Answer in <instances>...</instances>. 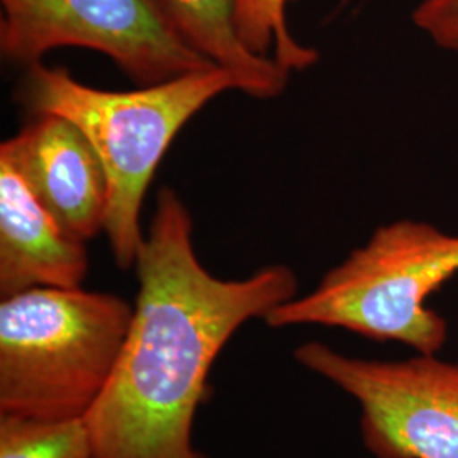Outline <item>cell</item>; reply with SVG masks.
<instances>
[{
	"label": "cell",
	"mask_w": 458,
	"mask_h": 458,
	"mask_svg": "<svg viewBox=\"0 0 458 458\" xmlns=\"http://www.w3.org/2000/svg\"><path fill=\"white\" fill-rule=\"evenodd\" d=\"M131 327L109 386L87 416L96 458H209L194 443L214 361L251 319L294 299L287 265L213 276L197 257L192 217L162 187L138 260Z\"/></svg>",
	"instance_id": "cell-1"
},
{
	"label": "cell",
	"mask_w": 458,
	"mask_h": 458,
	"mask_svg": "<svg viewBox=\"0 0 458 458\" xmlns=\"http://www.w3.org/2000/svg\"><path fill=\"white\" fill-rule=\"evenodd\" d=\"M294 359L355 399L372 457L458 458V361L357 359L321 342L299 344Z\"/></svg>",
	"instance_id": "cell-6"
},
{
	"label": "cell",
	"mask_w": 458,
	"mask_h": 458,
	"mask_svg": "<svg viewBox=\"0 0 458 458\" xmlns=\"http://www.w3.org/2000/svg\"><path fill=\"white\" fill-rule=\"evenodd\" d=\"M0 51L17 65L56 48L94 49L140 87L214 68L191 45L165 0H0Z\"/></svg>",
	"instance_id": "cell-5"
},
{
	"label": "cell",
	"mask_w": 458,
	"mask_h": 458,
	"mask_svg": "<svg viewBox=\"0 0 458 458\" xmlns=\"http://www.w3.org/2000/svg\"><path fill=\"white\" fill-rule=\"evenodd\" d=\"M236 33L250 53L274 58L289 73L302 72L319 58L316 49L295 41L285 17V0H236Z\"/></svg>",
	"instance_id": "cell-10"
},
{
	"label": "cell",
	"mask_w": 458,
	"mask_h": 458,
	"mask_svg": "<svg viewBox=\"0 0 458 458\" xmlns=\"http://www.w3.org/2000/svg\"><path fill=\"white\" fill-rule=\"evenodd\" d=\"M0 458H96V452L85 420L0 414Z\"/></svg>",
	"instance_id": "cell-11"
},
{
	"label": "cell",
	"mask_w": 458,
	"mask_h": 458,
	"mask_svg": "<svg viewBox=\"0 0 458 458\" xmlns=\"http://www.w3.org/2000/svg\"><path fill=\"white\" fill-rule=\"evenodd\" d=\"M458 274V234L414 219L378 226L365 245L327 270L310 294L277 306L270 327H342L376 342L440 353L448 323L428 299Z\"/></svg>",
	"instance_id": "cell-4"
},
{
	"label": "cell",
	"mask_w": 458,
	"mask_h": 458,
	"mask_svg": "<svg viewBox=\"0 0 458 458\" xmlns=\"http://www.w3.org/2000/svg\"><path fill=\"white\" fill-rule=\"evenodd\" d=\"M132 310L119 295L34 287L0 302V414L87 420L111 382Z\"/></svg>",
	"instance_id": "cell-3"
},
{
	"label": "cell",
	"mask_w": 458,
	"mask_h": 458,
	"mask_svg": "<svg viewBox=\"0 0 458 458\" xmlns=\"http://www.w3.org/2000/svg\"><path fill=\"white\" fill-rule=\"evenodd\" d=\"M177 26L194 48L229 72L236 90L260 100L280 96L289 72L274 58L250 53L242 45L234 14L236 0H165Z\"/></svg>",
	"instance_id": "cell-9"
},
{
	"label": "cell",
	"mask_w": 458,
	"mask_h": 458,
	"mask_svg": "<svg viewBox=\"0 0 458 458\" xmlns=\"http://www.w3.org/2000/svg\"><path fill=\"white\" fill-rule=\"evenodd\" d=\"M85 242L70 236L0 157V295L34 287H82Z\"/></svg>",
	"instance_id": "cell-8"
},
{
	"label": "cell",
	"mask_w": 458,
	"mask_h": 458,
	"mask_svg": "<svg viewBox=\"0 0 458 458\" xmlns=\"http://www.w3.org/2000/svg\"><path fill=\"white\" fill-rule=\"evenodd\" d=\"M5 158L66 233L81 242L104 231L109 181L82 130L58 114L34 115L0 145Z\"/></svg>",
	"instance_id": "cell-7"
},
{
	"label": "cell",
	"mask_w": 458,
	"mask_h": 458,
	"mask_svg": "<svg viewBox=\"0 0 458 458\" xmlns=\"http://www.w3.org/2000/svg\"><path fill=\"white\" fill-rule=\"evenodd\" d=\"M412 22L438 48L458 53V0H423Z\"/></svg>",
	"instance_id": "cell-12"
},
{
	"label": "cell",
	"mask_w": 458,
	"mask_h": 458,
	"mask_svg": "<svg viewBox=\"0 0 458 458\" xmlns=\"http://www.w3.org/2000/svg\"><path fill=\"white\" fill-rule=\"evenodd\" d=\"M226 90H236V82L221 66L111 92L83 85L65 68L36 64L26 68L17 94L34 115L70 119L96 149L109 181L104 233L115 265L126 270L145 242L141 208L166 149L191 117Z\"/></svg>",
	"instance_id": "cell-2"
}]
</instances>
